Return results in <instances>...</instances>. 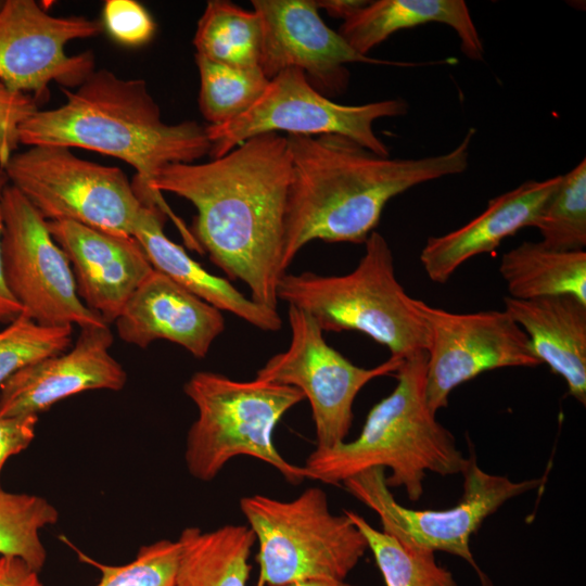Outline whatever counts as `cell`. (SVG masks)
Masks as SVG:
<instances>
[{
  "label": "cell",
  "instance_id": "obj_1",
  "mask_svg": "<svg viewBox=\"0 0 586 586\" xmlns=\"http://www.w3.org/2000/svg\"><path fill=\"white\" fill-rule=\"evenodd\" d=\"M290 180L286 137L266 132L206 163L166 165L149 190L157 204L162 192L192 203L195 243L230 279L243 281L254 302L277 309Z\"/></svg>",
  "mask_w": 586,
  "mask_h": 586
},
{
  "label": "cell",
  "instance_id": "obj_2",
  "mask_svg": "<svg viewBox=\"0 0 586 586\" xmlns=\"http://www.w3.org/2000/svg\"><path fill=\"white\" fill-rule=\"evenodd\" d=\"M474 135L471 127L453 150L420 158L381 156L340 135H286L291 180L282 270L314 240L365 243L390 200L466 171Z\"/></svg>",
  "mask_w": 586,
  "mask_h": 586
},
{
  "label": "cell",
  "instance_id": "obj_3",
  "mask_svg": "<svg viewBox=\"0 0 586 586\" xmlns=\"http://www.w3.org/2000/svg\"><path fill=\"white\" fill-rule=\"evenodd\" d=\"M62 91V105L38 109L20 126V143L81 148L119 158L137 170L135 189L146 202L155 203L149 184L163 167L209 154L205 127L193 120L165 123L143 79L100 69L74 91Z\"/></svg>",
  "mask_w": 586,
  "mask_h": 586
},
{
  "label": "cell",
  "instance_id": "obj_4",
  "mask_svg": "<svg viewBox=\"0 0 586 586\" xmlns=\"http://www.w3.org/2000/svg\"><path fill=\"white\" fill-rule=\"evenodd\" d=\"M426 352L403 360L391 394L368 412L357 438L315 449L304 468L310 480L339 485L371 468L390 469L386 485L403 487L411 501L423 494L426 472L461 473L467 457L453 433L442 425L425 396Z\"/></svg>",
  "mask_w": 586,
  "mask_h": 586
},
{
  "label": "cell",
  "instance_id": "obj_5",
  "mask_svg": "<svg viewBox=\"0 0 586 586\" xmlns=\"http://www.w3.org/2000/svg\"><path fill=\"white\" fill-rule=\"evenodd\" d=\"M278 301L308 314L326 331L365 333L406 359L430 345V330L395 276L394 257L385 238L373 231L356 268L342 276L311 271L284 273Z\"/></svg>",
  "mask_w": 586,
  "mask_h": 586
},
{
  "label": "cell",
  "instance_id": "obj_6",
  "mask_svg": "<svg viewBox=\"0 0 586 586\" xmlns=\"http://www.w3.org/2000/svg\"><path fill=\"white\" fill-rule=\"evenodd\" d=\"M198 409L186 440L184 461L192 477L209 482L229 460L250 456L268 463L292 485L309 479L273 444L280 419L305 399L293 386L255 378L238 381L212 371L193 373L183 386Z\"/></svg>",
  "mask_w": 586,
  "mask_h": 586
},
{
  "label": "cell",
  "instance_id": "obj_7",
  "mask_svg": "<svg viewBox=\"0 0 586 586\" xmlns=\"http://www.w3.org/2000/svg\"><path fill=\"white\" fill-rule=\"evenodd\" d=\"M240 509L258 543L257 586L345 581L368 549L357 526L344 513L331 512L319 487L306 488L291 500L245 496Z\"/></svg>",
  "mask_w": 586,
  "mask_h": 586
},
{
  "label": "cell",
  "instance_id": "obj_8",
  "mask_svg": "<svg viewBox=\"0 0 586 586\" xmlns=\"http://www.w3.org/2000/svg\"><path fill=\"white\" fill-rule=\"evenodd\" d=\"M48 220H68L132 235L148 206L116 166L84 160L63 146H30L2 168Z\"/></svg>",
  "mask_w": 586,
  "mask_h": 586
},
{
  "label": "cell",
  "instance_id": "obj_9",
  "mask_svg": "<svg viewBox=\"0 0 586 586\" xmlns=\"http://www.w3.org/2000/svg\"><path fill=\"white\" fill-rule=\"evenodd\" d=\"M461 474V498L454 507L443 510L402 506L386 485L383 468L364 470L342 484L352 496L378 514L382 531L403 546L416 551H444L459 557L476 571L483 583L488 578L473 558L470 548L472 535L505 502L539 487L545 479L515 482L505 475L488 473L480 468L473 451Z\"/></svg>",
  "mask_w": 586,
  "mask_h": 586
},
{
  "label": "cell",
  "instance_id": "obj_10",
  "mask_svg": "<svg viewBox=\"0 0 586 586\" xmlns=\"http://www.w3.org/2000/svg\"><path fill=\"white\" fill-rule=\"evenodd\" d=\"M408 110L403 99L361 105L336 103L317 91L301 69L286 68L269 80L262 95L242 115L205 129L213 158L252 137L280 131L301 136L340 135L378 155L390 156L388 148L373 130V123L405 115Z\"/></svg>",
  "mask_w": 586,
  "mask_h": 586
},
{
  "label": "cell",
  "instance_id": "obj_11",
  "mask_svg": "<svg viewBox=\"0 0 586 586\" xmlns=\"http://www.w3.org/2000/svg\"><path fill=\"white\" fill-rule=\"evenodd\" d=\"M1 217L4 278L22 313L46 327L107 324L78 296L71 264L48 220L11 183L2 191Z\"/></svg>",
  "mask_w": 586,
  "mask_h": 586
},
{
  "label": "cell",
  "instance_id": "obj_12",
  "mask_svg": "<svg viewBox=\"0 0 586 586\" xmlns=\"http://www.w3.org/2000/svg\"><path fill=\"white\" fill-rule=\"evenodd\" d=\"M288 318V348L270 357L256 378L298 388L311 407L316 448H332L348 435L360 390L375 378L396 372L404 359L391 356L373 368L358 367L326 342L308 314L289 306Z\"/></svg>",
  "mask_w": 586,
  "mask_h": 586
},
{
  "label": "cell",
  "instance_id": "obj_13",
  "mask_svg": "<svg viewBox=\"0 0 586 586\" xmlns=\"http://www.w3.org/2000/svg\"><path fill=\"white\" fill-rule=\"evenodd\" d=\"M416 304L430 330L425 396L435 413L447 407L458 385L483 372L542 364L525 332L505 310L458 314L420 300Z\"/></svg>",
  "mask_w": 586,
  "mask_h": 586
},
{
  "label": "cell",
  "instance_id": "obj_14",
  "mask_svg": "<svg viewBox=\"0 0 586 586\" xmlns=\"http://www.w3.org/2000/svg\"><path fill=\"white\" fill-rule=\"evenodd\" d=\"M102 23L85 16H54L34 0H5L0 11V81L8 88L37 95L50 82L78 87L92 72L94 56L67 54L76 39L101 33Z\"/></svg>",
  "mask_w": 586,
  "mask_h": 586
},
{
  "label": "cell",
  "instance_id": "obj_15",
  "mask_svg": "<svg viewBox=\"0 0 586 586\" xmlns=\"http://www.w3.org/2000/svg\"><path fill=\"white\" fill-rule=\"evenodd\" d=\"M251 3L262 25L259 67L268 80L286 68H298L317 91L330 99L347 89L346 64L424 65L358 53L324 24L314 0H252Z\"/></svg>",
  "mask_w": 586,
  "mask_h": 586
},
{
  "label": "cell",
  "instance_id": "obj_16",
  "mask_svg": "<svg viewBox=\"0 0 586 586\" xmlns=\"http://www.w3.org/2000/svg\"><path fill=\"white\" fill-rule=\"evenodd\" d=\"M112 344L109 324L80 329L72 348L21 368L1 385L0 417L38 416L85 391L123 390L127 373Z\"/></svg>",
  "mask_w": 586,
  "mask_h": 586
},
{
  "label": "cell",
  "instance_id": "obj_17",
  "mask_svg": "<svg viewBox=\"0 0 586 586\" xmlns=\"http://www.w3.org/2000/svg\"><path fill=\"white\" fill-rule=\"evenodd\" d=\"M50 233L66 255L82 303L107 324L153 267L132 235L68 220L48 221Z\"/></svg>",
  "mask_w": 586,
  "mask_h": 586
},
{
  "label": "cell",
  "instance_id": "obj_18",
  "mask_svg": "<svg viewBox=\"0 0 586 586\" xmlns=\"http://www.w3.org/2000/svg\"><path fill=\"white\" fill-rule=\"evenodd\" d=\"M118 336L140 348L166 340L205 357L225 330L219 309L153 269L114 321Z\"/></svg>",
  "mask_w": 586,
  "mask_h": 586
},
{
  "label": "cell",
  "instance_id": "obj_19",
  "mask_svg": "<svg viewBox=\"0 0 586 586\" xmlns=\"http://www.w3.org/2000/svg\"><path fill=\"white\" fill-rule=\"evenodd\" d=\"M561 181L562 175L527 180L491 199L486 208L462 227L440 237H430L420 253L428 277L444 284L467 260L495 251L507 237L524 227H533Z\"/></svg>",
  "mask_w": 586,
  "mask_h": 586
},
{
  "label": "cell",
  "instance_id": "obj_20",
  "mask_svg": "<svg viewBox=\"0 0 586 586\" xmlns=\"http://www.w3.org/2000/svg\"><path fill=\"white\" fill-rule=\"evenodd\" d=\"M505 311L525 332L534 354L586 404V304L570 295L504 297Z\"/></svg>",
  "mask_w": 586,
  "mask_h": 586
},
{
  "label": "cell",
  "instance_id": "obj_21",
  "mask_svg": "<svg viewBox=\"0 0 586 586\" xmlns=\"http://www.w3.org/2000/svg\"><path fill=\"white\" fill-rule=\"evenodd\" d=\"M163 225L164 211L156 204H149L133 233L153 269L220 311L233 314L255 328L264 331L281 328L282 320L277 309L247 298L227 279L208 272L165 234Z\"/></svg>",
  "mask_w": 586,
  "mask_h": 586
},
{
  "label": "cell",
  "instance_id": "obj_22",
  "mask_svg": "<svg viewBox=\"0 0 586 586\" xmlns=\"http://www.w3.org/2000/svg\"><path fill=\"white\" fill-rule=\"evenodd\" d=\"M429 23L453 28L462 53L484 60V46L463 0H377L368 1L346 18L337 33L358 53L368 55L394 33Z\"/></svg>",
  "mask_w": 586,
  "mask_h": 586
},
{
  "label": "cell",
  "instance_id": "obj_23",
  "mask_svg": "<svg viewBox=\"0 0 586 586\" xmlns=\"http://www.w3.org/2000/svg\"><path fill=\"white\" fill-rule=\"evenodd\" d=\"M177 542L176 586H246L256 543L247 525L227 524L213 531L189 526Z\"/></svg>",
  "mask_w": 586,
  "mask_h": 586
},
{
  "label": "cell",
  "instance_id": "obj_24",
  "mask_svg": "<svg viewBox=\"0 0 586 586\" xmlns=\"http://www.w3.org/2000/svg\"><path fill=\"white\" fill-rule=\"evenodd\" d=\"M499 272L510 297L570 295L586 304L585 250L560 251L525 241L501 256Z\"/></svg>",
  "mask_w": 586,
  "mask_h": 586
},
{
  "label": "cell",
  "instance_id": "obj_25",
  "mask_svg": "<svg viewBox=\"0 0 586 586\" xmlns=\"http://www.w3.org/2000/svg\"><path fill=\"white\" fill-rule=\"evenodd\" d=\"M262 25L254 11L226 0H211L193 38L195 54L225 65L259 67Z\"/></svg>",
  "mask_w": 586,
  "mask_h": 586
},
{
  "label": "cell",
  "instance_id": "obj_26",
  "mask_svg": "<svg viewBox=\"0 0 586 586\" xmlns=\"http://www.w3.org/2000/svg\"><path fill=\"white\" fill-rule=\"evenodd\" d=\"M195 62L200 74V111L213 126L246 112L269 82L260 67H233L198 54Z\"/></svg>",
  "mask_w": 586,
  "mask_h": 586
},
{
  "label": "cell",
  "instance_id": "obj_27",
  "mask_svg": "<svg viewBox=\"0 0 586 586\" xmlns=\"http://www.w3.org/2000/svg\"><path fill=\"white\" fill-rule=\"evenodd\" d=\"M59 521V511L46 498L0 488V556L16 557L39 572L47 551L40 531Z\"/></svg>",
  "mask_w": 586,
  "mask_h": 586
},
{
  "label": "cell",
  "instance_id": "obj_28",
  "mask_svg": "<svg viewBox=\"0 0 586 586\" xmlns=\"http://www.w3.org/2000/svg\"><path fill=\"white\" fill-rule=\"evenodd\" d=\"M364 535L386 586H458L434 552L410 550L352 510L343 512Z\"/></svg>",
  "mask_w": 586,
  "mask_h": 586
},
{
  "label": "cell",
  "instance_id": "obj_29",
  "mask_svg": "<svg viewBox=\"0 0 586 586\" xmlns=\"http://www.w3.org/2000/svg\"><path fill=\"white\" fill-rule=\"evenodd\" d=\"M534 228L542 243L560 251H581L586 246V160L562 175L557 191L545 204Z\"/></svg>",
  "mask_w": 586,
  "mask_h": 586
},
{
  "label": "cell",
  "instance_id": "obj_30",
  "mask_svg": "<svg viewBox=\"0 0 586 586\" xmlns=\"http://www.w3.org/2000/svg\"><path fill=\"white\" fill-rule=\"evenodd\" d=\"M73 327H46L25 314L0 330V387L21 368L69 348Z\"/></svg>",
  "mask_w": 586,
  "mask_h": 586
},
{
  "label": "cell",
  "instance_id": "obj_31",
  "mask_svg": "<svg viewBox=\"0 0 586 586\" xmlns=\"http://www.w3.org/2000/svg\"><path fill=\"white\" fill-rule=\"evenodd\" d=\"M80 560L101 572L97 586H176L179 558L177 540L161 539L141 546L136 558L124 565L100 563L73 547Z\"/></svg>",
  "mask_w": 586,
  "mask_h": 586
},
{
  "label": "cell",
  "instance_id": "obj_32",
  "mask_svg": "<svg viewBox=\"0 0 586 586\" xmlns=\"http://www.w3.org/2000/svg\"><path fill=\"white\" fill-rule=\"evenodd\" d=\"M102 17V26L123 46H142L155 33V22L151 14L135 0H106Z\"/></svg>",
  "mask_w": 586,
  "mask_h": 586
},
{
  "label": "cell",
  "instance_id": "obj_33",
  "mask_svg": "<svg viewBox=\"0 0 586 586\" xmlns=\"http://www.w3.org/2000/svg\"><path fill=\"white\" fill-rule=\"evenodd\" d=\"M38 110L30 94L12 90L0 81V168H3L20 143V126Z\"/></svg>",
  "mask_w": 586,
  "mask_h": 586
},
{
  "label": "cell",
  "instance_id": "obj_34",
  "mask_svg": "<svg viewBox=\"0 0 586 586\" xmlns=\"http://www.w3.org/2000/svg\"><path fill=\"white\" fill-rule=\"evenodd\" d=\"M37 422L38 416L0 417V488L5 462L31 444Z\"/></svg>",
  "mask_w": 586,
  "mask_h": 586
},
{
  "label": "cell",
  "instance_id": "obj_35",
  "mask_svg": "<svg viewBox=\"0 0 586 586\" xmlns=\"http://www.w3.org/2000/svg\"><path fill=\"white\" fill-rule=\"evenodd\" d=\"M38 573L20 558L0 556V586H42Z\"/></svg>",
  "mask_w": 586,
  "mask_h": 586
},
{
  "label": "cell",
  "instance_id": "obj_36",
  "mask_svg": "<svg viewBox=\"0 0 586 586\" xmlns=\"http://www.w3.org/2000/svg\"><path fill=\"white\" fill-rule=\"evenodd\" d=\"M9 179L2 168H0V322H10L22 314V307L11 294L4 278L1 237H2V217H1V195Z\"/></svg>",
  "mask_w": 586,
  "mask_h": 586
},
{
  "label": "cell",
  "instance_id": "obj_37",
  "mask_svg": "<svg viewBox=\"0 0 586 586\" xmlns=\"http://www.w3.org/2000/svg\"><path fill=\"white\" fill-rule=\"evenodd\" d=\"M368 1L361 0H317L318 9H323L330 16L344 21L361 9Z\"/></svg>",
  "mask_w": 586,
  "mask_h": 586
},
{
  "label": "cell",
  "instance_id": "obj_38",
  "mask_svg": "<svg viewBox=\"0 0 586 586\" xmlns=\"http://www.w3.org/2000/svg\"><path fill=\"white\" fill-rule=\"evenodd\" d=\"M289 586H354L345 581L339 579H307L293 583Z\"/></svg>",
  "mask_w": 586,
  "mask_h": 586
},
{
  "label": "cell",
  "instance_id": "obj_39",
  "mask_svg": "<svg viewBox=\"0 0 586 586\" xmlns=\"http://www.w3.org/2000/svg\"><path fill=\"white\" fill-rule=\"evenodd\" d=\"M482 586H493V585H492L491 582L487 579V581H485V582L482 583Z\"/></svg>",
  "mask_w": 586,
  "mask_h": 586
},
{
  "label": "cell",
  "instance_id": "obj_40",
  "mask_svg": "<svg viewBox=\"0 0 586 586\" xmlns=\"http://www.w3.org/2000/svg\"><path fill=\"white\" fill-rule=\"evenodd\" d=\"M4 1H0V11L2 10Z\"/></svg>",
  "mask_w": 586,
  "mask_h": 586
}]
</instances>
